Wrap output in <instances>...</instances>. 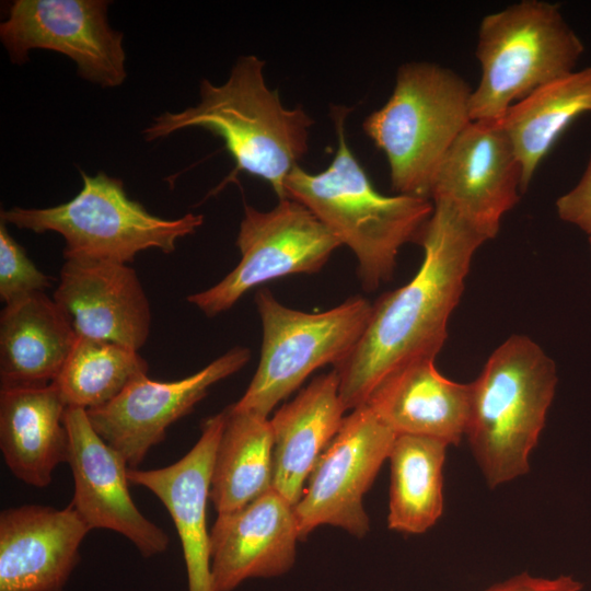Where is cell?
<instances>
[{"mask_svg": "<svg viewBox=\"0 0 591 591\" xmlns=\"http://www.w3.org/2000/svg\"><path fill=\"white\" fill-rule=\"evenodd\" d=\"M589 242H590V247H591V235H589Z\"/></svg>", "mask_w": 591, "mask_h": 591, "instance_id": "f546056e", "label": "cell"}, {"mask_svg": "<svg viewBox=\"0 0 591 591\" xmlns=\"http://www.w3.org/2000/svg\"><path fill=\"white\" fill-rule=\"evenodd\" d=\"M263 325L260 358L244 395L231 408L268 417L316 369L338 366L361 339L372 303L354 296L323 312L281 304L267 288L255 296Z\"/></svg>", "mask_w": 591, "mask_h": 591, "instance_id": "ba28073f", "label": "cell"}, {"mask_svg": "<svg viewBox=\"0 0 591 591\" xmlns=\"http://www.w3.org/2000/svg\"><path fill=\"white\" fill-rule=\"evenodd\" d=\"M521 194L522 166L500 120H472L441 161L429 198L488 241Z\"/></svg>", "mask_w": 591, "mask_h": 591, "instance_id": "7c38bea8", "label": "cell"}, {"mask_svg": "<svg viewBox=\"0 0 591 591\" xmlns=\"http://www.w3.org/2000/svg\"><path fill=\"white\" fill-rule=\"evenodd\" d=\"M582 587V583L571 576L542 578L523 572L486 591H581Z\"/></svg>", "mask_w": 591, "mask_h": 591, "instance_id": "f1b7e54d", "label": "cell"}, {"mask_svg": "<svg viewBox=\"0 0 591 591\" xmlns=\"http://www.w3.org/2000/svg\"><path fill=\"white\" fill-rule=\"evenodd\" d=\"M448 445L444 441L422 436H396L389 455L390 529L420 534L441 517L442 468Z\"/></svg>", "mask_w": 591, "mask_h": 591, "instance_id": "d4e9b609", "label": "cell"}, {"mask_svg": "<svg viewBox=\"0 0 591 591\" xmlns=\"http://www.w3.org/2000/svg\"><path fill=\"white\" fill-rule=\"evenodd\" d=\"M583 51L557 3L522 0L485 15L477 33L482 73L471 96L472 120H500L517 102L576 71Z\"/></svg>", "mask_w": 591, "mask_h": 591, "instance_id": "8992f818", "label": "cell"}, {"mask_svg": "<svg viewBox=\"0 0 591 591\" xmlns=\"http://www.w3.org/2000/svg\"><path fill=\"white\" fill-rule=\"evenodd\" d=\"M67 408L53 383L0 390V449L16 478L43 488L68 462Z\"/></svg>", "mask_w": 591, "mask_h": 591, "instance_id": "44dd1931", "label": "cell"}, {"mask_svg": "<svg viewBox=\"0 0 591 591\" xmlns=\"http://www.w3.org/2000/svg\"><path fill=\"white\" fill-rule=\"evenodd\" d=\"M54 278L44 274L27 256L25 250L10 235L7 224L0 223V298L12 303L44 292Z\"/></svg>", "mask_w": 591, "mask_h": 591, "instance_id": "4316f807", "label": "cell"}, {"mask_svg": "<svg viewBox=\"0 0 591 591\" xmlns=\"http://www.w3.org/2000/svg\"><path fill=\"white\" fill-rule=\"evenodd\" d=\"M348 108L333 106L337 150L320 173L296 166L285 182L286 195L304 205L358 260L364 290L389 281L401 247L416 241L433 212L426 197L380 194L352 154L345 134Z\"/></svg>", "mask_w": 591, "mask_h": 591, "instance_id": "3957f363", "label": "cell"}, {"mask_svg": "<svg viewBox=\"0 0 591 591\" xmlns=\"http://www.w3.org/2000/svg\"><path fill=\"white\" fill-rule=\"evenodd\" d=\"M107 8L103 0H15L0 38L14 62L23 63L33 49L54 50L72 59L83 79L118 86L127 76L126 55Z\"/></svg>", "mask_w": 591, "mask_h": 591, "instance_id": "8fae6325", "label": "cell"}, {"mask_svg": "<svg viewBox=\"0 0 591 591\" xmlns=\"http://www.w3.org/2000/svg\"><path fill=\"white\" fill-rule=\"evenodd\" d=\"M91 531L70 503L24 505L0 513V591H62Z\"/></svg>", "mask_w": 591, "mask_h": 591, "instance_id": "2e32d148", "label": "cell"}, {"mask_svg": "<svg viewBox=\"0 0 591 591\" xmlns=\"http://www.w3.org/2000/svg\"><path fill=\"white\" fill-rule=\"evenodd\" d=\"M215 455L210 499L218 514L239 510L273 488L274 433L268 417L229 406Z\"/></svg>", "mask_w": 591, "mask_h": 591, "instance_id": "cb8c5ba5", "label": "cell"}, {"mask_svg": "<svg viewBox=\"0 0 591 591\" xmlns=\"http://www.w3.org/2000/svg\"><path fill=\"white\" fill-rule=\"evenodd\" d=\"M82 188L65 204L47 208L12 207L1 221L35 233L56 232L65 240L63 256L128 264L148 248L172 253L177 240L194 234L202 215L165 219L150 213L125 192L119 178L81 171Z\"/></svg>", "mask_w": 591, "mask_h": 591, "instance_id": "52a82bcc", "label": "cell"}, {"mask_svg": "<svg viewBox=\"0 0 591 591\" xmlns=\"http://www.w3.org/2000/svg\"><path fill=\"white\" fill-rule=\"evenodd\" d=\"M472 92L464 78L433 62L398 68L391 96L362 124L385 154L397 194L429 198L441 161L472 121Z\"/></svg>", "mask_w": 591, "mask_h": 591, "instance_id": "5b68a950", "label": "cell"}, {"mask_svg": "<svg viewBox=\"0 0 591 591\" xmlns=\"http://www.w3.org/2000/svg\"><path fill=\"white\" fill-rule=\"evenodd\" d=\"M396 436L368 405L344 418L293 507L300 540L324 524L357 537L367 534L369 518L362 498L389 459Z\"/></svg>", "mask_w": 591, "mask_h": 591, "instance_id": "30bf717a", "label": "cell"}, {"mask_svg": "<svg viewBox=\"0 0 591 591\" xmlns=\"http://www.w3.org/2000/svg\"><path fill=\"white\" fill-rule=\"evenodd\" d=\"M471 384L465 436L490 487L529 471L554 398V361L531 338L513 335L488 358Z\"/></svg>", "mask_w": 591, "mask_h": 591, "instance_id": "277c9868", "label": "cell"}, {"mask_svg": "<svg viewBox=\"0 0 591 591\" xmlns=\"http://www.w3.org/2000/svg\"><path fill=\"white\" fill-rule=\"evenodd\" d=\"M147 372L148 362L137 350L78 337L53 384L67 407L89 410L107 404Z\"/></svg>", "mask_w": 591, "mask_h": 591, "instance_id": "484cf974", "label": "cell"}, {"mask_svg": "<svg viewBox=\"0 0 591 591\" xmlns=\"http://www.w3.org/2000/svg\"><path fill=\"white\" fill-rule=\"evenodd\" d=\"M65 422L74 491L72 507L93 529H107L128 538L148 558L169 546L167 534L137 508L128 488V465L92 427L86 409L68 407Z\"/></svg>", "mask_w": 591, "mask_h": 591, "instance_id": "5bb4252c", "label": "cell"}, {"mask_svg": "<svg viewBox=\"0 0 591 591\" xmlns=\"http://www.w3.org/2000/svg\"><path fill=\"white\" fill-rule=\"evenodd\" d=\"M346 407L335 369L316 376L270 419L274 433L273 488L293 507L320 455L338 432Z\"/></svg>", "mask_w": 591, "mask_h": 591, "instance_id": "ffe728a7", "label": "cell"}, {"mask_svg": "<svg viewBox=\"0 0 591 591\" xmlns=\"http://www.w3.org/2000/svg\"><path fill=\"white\" fill-rule=\"evenodd\" d=\"M433 207L416 240L424 250L419 270L408 283L372 304L361 339L334 367L347 410L366 405L396 370L436 359L447 339L448 322L463 293L472 258L487 240L447 206Z\"/></svg>", "mask_w": 591, "mask_h": 591, "instance_id": "6da1fadb", "label": "cell"}, {"mask_svg": "<svg viewBox=\"0 0 591 591\" xmlns=\"http://www.w3.org/2000/svg\"><path fill=\"white\" fill-rule=\"evenodd\" d=\"M299 531L293 506L274 488L245 507L218 514L210 531L213 591L288 572Z\"/></svg>", "mask_w": 591, "mask_h": 591, "instance_id": "e0dca14e", "label": "cell"}, {"mask_svg": "<svg viewBox=\"0 0 591 591\" xmlns=\"http://www.w3.org/2000/svg\"><path fill=\"white\" fill-rule=\"evenodd\" d=\"M250 358V349L237 346L177 381L140 375L107 404L86 410L89 420L128 467L137 468L149 450L164 439L169 426L189 414L213 384L237 372Z\"/></svg>", "mask_w": 591, "mask_h": 591, "instance_id": "4fadbf2b", "label": "cell"}, {"mask_svg": "<svg viewBox=\"0 0 591 591\" xmlns=\"http://www.w3.org/2000/svg\"><path fill=\"white\" fill-rule=\"evenodd\" d=\"M586 113H591V66L549 82L507 111L500 123L522 166L523 193L563 132Z\"/></svg>", "mask_w": 591, "mask_h": 591, "instance_id": "603a6c76", "label": "cell"}, {"mask_svg": "<svg viewBox=\"0 0 591 591\" xmlns=\"http://www.w3.org/2000/svg\"><path fill=\"white\" fill-rule=\"evenodd\" d=\"M225 420L227 409L205 419L199 440L177 462L155 470L128 468L127 472L129 483L148 488L167 509L181 541L188 591H213L207 501Z\"/></svg>", "mask_w": 591, "mask_h": 591, "instance_id": "ac0fdd59", "label": "cell"}, {"mask_svg": "<svg viewBox=\"0 0 591 591\" xmlns=\"http://www.w3.org/2000/svg\"><path fill=\"white\" fill-rule=\"evenodd\" d=\"M558 217L591 235V154L579 183L556 201Z\"/></svg>", "mask_w": 591, "mask_h": 591, "instance_id": "83f0119b", "label": "cell"}, {"mask_svg": "<svg viewBox=\"0 0 591 591\" xmlns=\"http://www.w3.org/2000/svg\"><path fill=\"white\" fill-rule=\"evenodd\" d=\"M53 299L79 338L137 351L148 339L150 304L128 264L65 259Z\"/></svg>", "mask_w": 591, "mask_h": 591, "instance_id": "9a60e30c", "label": "cell"}, {"mask_svg": "<svg viewBox=\"0 0 591 591\" xmlns=\"http://www.w3.org/2000/svg\"><path fill=\"white\" fill-rule=\"evenodd\" d=\"M236 246L241 259L235 268L215 286L187 297L207 316L228 311L267 281L320 271L340 243L304 205L283 198L268 211L245 205Z\"/></svg>", "mask_w": 591, "mask_h": 591, "instance_id": "9c48e42d", "label": "cell"}, {"mask_svg": "<svg viewBox=\"0 0 591 591\" xmlns=\"http://www.w3.org/2000/svg\"><path fill=\"white\" fill-rule=\"evenodd\" d=\"M77 338L61 310L45 292L5 304L0 315L1 389L51 384Z\"/></svg>", "mask_w": 591, "mask_h": 591, "instance_id": "7402d4cb", "label": "cell"}, {"mask_svg": "<svg viewBox=\"0 0 591 591\" xmlns=\"http://www.w3.org/2000/svg\"><path fill=\"white\" fill-rule=\"evenodd\" d=\"M264 61L240 57L228 80L201 81L200 101L182 112H164L144 130L147 141L186 128H202L220 137L232 157L233 174L247 173L270 185L278 199L288 198L285 182L308 152L313 119L301 107L287 108L267 86Z\"/></svg>", "mask_w": 591, "mask_h": 591, "instance_id": "7a4b0ae2", "label": "cell"}, {"mask_svg": "<svg viewBox=\"0 0 591 591\" xmlns=\"http://www.w3.org/2000/svg\"><path fill=\"white\" fill-rule=\"evenodd\" d=\"M436 359L414 361L384 379L366 405L396 434L457 444L465 436L471 384L443 376Z\"/></svg>", "mask_w": 591, "mask_h": 591, "instance_id": "d6986e66", "label": "cell"}]
</instances>
